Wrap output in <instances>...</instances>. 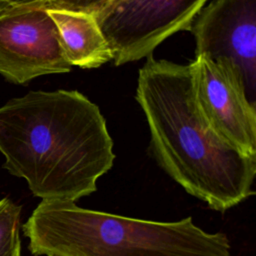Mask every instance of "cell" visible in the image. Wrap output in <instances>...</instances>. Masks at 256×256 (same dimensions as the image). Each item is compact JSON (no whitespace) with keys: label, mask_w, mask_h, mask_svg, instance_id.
I'll list each match as a JSON object with an SVG mask.
<instances>
[{"label":"cell","mask_w":256,"mask_h":256,"mask_svg":"<svg viewBox=\"0 0 256 256\" xmlns=\"http://www.w3.org/2000/svg\"><path fill=\"white\" fill-rule=\"evenodd\" d=\"M35 256H230L225 233H209L192 217L160 222L41 200L23 224Z\"/></svg>","instance_id":"obj_3"},{"label":"cell","mask_w":256,"mask_h":256,"mask_svg":"<svg viewBox=\"0 0 256 256\" xmlns=\"http://www.w3.org/2000/svg\"><path fill=\"white\" fill-rule=\"evenodd\" d=\"M0 7H2V6H0Z\"/></svg>","instance_id":"obj_13"},{"label":"cell","mask_w":256,"mask_h":256,"mask_svg":"<svg viewBox=\"0 0 256 256\" xmlns=\"http://www.w3.org/2000/svg\"><path fill=\"white\" fill-rule=\"evenodd\" d=\"M136 100L148 123L151 155L188 194L222 213L255 194L256 156L208 125L195 99L190 64L149 55L139 70Z\"/></svg>","instance_id":"obj_2"},{"label":"cell","mask_w":256,"mask_h":256,"mask_svg":"<svg viewBox=\"0 0 256 256\" xmlns=\"http://www.w3.org/2000/svg\"><path fill=\"white\" fill-rule=\"evenodd\" d=\"M190 66L195 99L208 125L243 153L256 156V107L238 67L227 58L203 54Z\"/></svg>","instance_id":"obj_5"},{"label":"cell","mask_w":256,"mask_h":256,"mask_svg":"<svg viewBox=\"0 0 256 256\" xmlns=\"http://www.w3.org/2000/svg\"><path fill=\"white\" fill-rule=\"evenodd\" d=\"M208 0H114L94 15L116 66L152 55L176 32L189 30Z\"/></svg>","instance_id":"obj_4"},{"label":"cell","mask_w":256,"mask_h":256,"mask_svg":"<svg viewBox=\"0 0 256 256\" xmlns=\"http://www.w3.org/2000/svg\"><path fill=\"white\" fill-rule=\"evenodd\" d=\"M21 207L3 198L0 200V256H21Z\"/></svg>","instance_id":"obj_9"},{"label":"cell","mask_w":256,"mask_h":256,"mask_svg":"<svg viewBox=\"0 0 256 256\" xmlns=\"http://www.w3.org/2000/svg\"><path fill=\"white\" fill-rule=\"evenodd\" d=\"M46 10L57 27L63 54L71 67L98 68L113 60L110 46L93 15Z\"/></svg>","instance_id":"obj_8"},{"label":"cell","mask_w":256,"mask_h":256,"mask_svg":"<svg viewBox=\"0 0 256 256\" xmlns=\"http://www.w3.org/2000/svg\"><path fill=\"white\" fill-rule=\"evenodd\" d=\"M57 27L41 7H0V74L15 84L71 70Z\"/></svg>","instance_id":"obj_6"},{"label":"cell","mask_w":256,"mask_h":256,"mask_svg":"<svg viewBox=\"0 0 256 256\" xmlns=\"http://www.w3.org/2000/svg\"><path fill=\"white\" fill-rule=\"evenodd\" d=\"M51 256H58V255H51Z\"/></svg>","instance_id":"obj_12"},{"label":"cell","mask_w":256,"mask_h":256,"mask_svg":"<svg viewBox=\"0 0 256 256\" xmlns=\"http://www.w3.org/2000/svg\"><path fill=\"white\" fill-rule=\"evenodd\" d=\"M188 31L195 39V56L227 58L238 67L255 105L256 0H213L199 11Z\"/></svg>","instance_id":"obj_7"},{"label":"cell","mask_w":256,"mask_h":256,"mask_svg":"<svg viewBox=\"0 0 256 256\" xmlns=\"http://www.w3.org/2000/svg\"><path fill=\"white\" fill-rule=\"evenodd\" d=\"M114 0H49L44 9L65 10L96 15Z\"/></svg>","instance_id":"obj_10"},{"label":"cell","mask_w":256,"mask_h":256,"mask_svg":"<svg viewBox=\"0 0 256 256\" xmlns=\"http://www.w3.org/2000/svg\"><path fill=\"white\" fill-rule=\"evenodd\" d=\"M49 0H0V6L7 7H41L44 8Z\"/></svg>","instance_id":"obj_11"},{"label":"cell","mask_w":256,"mask_h":256,"mask_svg":"<svg viewBox=\"0 0 256 256\" xmlns=\"http://www.w3.org/2000/svg\"><path fill=\"white\" fill-rule=\"evenodd\" d=\"M4 168L42 200L76 202L114 164L98 106L76 90L30 91L0 106Z\"/></svg>","instance_id":"obj_1"}]
</instances>
